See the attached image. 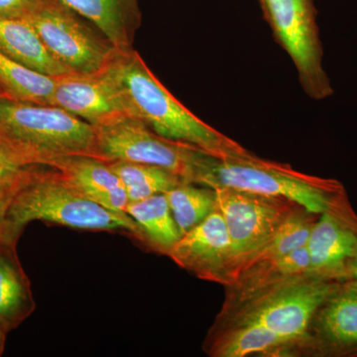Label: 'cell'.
Masks as SVG:
<instances>
[{
  "label": "cell",
  "instance_id": "1",
  "mask_svg": "<svg viewBox=\"0 0 357 357\" xmlns=\"http://www.w3.org/2000/svg\"><path fill=\"white\" fill-rule=\"evenodd\" d=\"M105 72L121 91L129 117L166 139L199 148L217 158L251 155L174 98L136 52L117 51Z\"/></svg>",
  "mask_w": 357,
  "mask_h": 357
},
{
  "label": "cell",
  "instance_id": "2",
  "mask_svg": "<svg viewBox=\"0 0 357 357\" xmlns=\"http://www.w3.org/2000/svg\"><path fill=\"white\" fill-rule=\"evenodd\" d=\"M40 166L14 195L6 213L7 237L20 241L35 220L70 229L123 231L143 243L139 227L128 213H117L91 201L58 170Z\"/></svg>",
  "mask_w": 357,
  "mask_h": 357
},
{
  "label": "cell",
  "instance_id": "3",
  "mask_svg": "<svg viewBox=\"0 0 357 357\" xmlns=\"http://www.w3.org/2000/svg\"><path fill=\"white\" fill-rule=\"evenodd\" d=\"M0 144L30 165L50 167L70 156L103 159L91 124L56 105L9 98H0Z\"/></svg>",
  "mask_w": 357,
  "mask_h": 357
},
{
  "label": "cell",
  "instance_id": "4",
  "mask_svg": "<svg viewBox=\"0 0 357 357\" xmlns=\"http://www.w3.org/2000/svg\"><path fill=\"white\" fill-rule=\"evenodd\" d=\"M287 199L312 215L333 213L342 185L335 180L312 177L286 164L258 158L255 155L211 158L199 184Z\"/></svg>",
  "mask_w": 357,
  "mask_h": 357
},
{
  "label": "cell",
  "instance_id": "5",
  "mask_svg": "<svg viewBox=\"0 0 357 357\" xmlns=\"http://www.w3.org/2000/svg\"><path fill=\"white\" fill-rule=\"evenodd\" d=\"M95 129L98 151L107 161L160 167L191 184L199 185L204 169L215 157L192 145L166 139L132 117Z\"/></svg>",
  "mask_w": 357,
  "mask_h": 357
},
{
  "label": "cell",
  "instance_id": "6",
  "mask_svg": "<svg viewBox=\"0 0 357 357\" xmlns=\"http://www.w3.org/2000/svg\"><path fill=\"white\" fill-rule=\"evenodd\" d=\"M215 201L222 215L231 243V262L225 282L246 259L261 248L279 227L295 213L297 204L287 199L215 188Z\"/></svg>",
  "mask_w": 357,
  "mask_h": 357
},
{
  "label": "cell",
  "instance_id": "7",
  "mask_svg": "<svg viewBox=\"0 0 357 357\" xmlns=\"http://www.w3.org/2000/svg\"><path fill=\"white\" fill-rule=\"evenodd\" d=\"M48 50L73 74L102 72L114 58L116 48L77 17L59 0H50L28 16Z\"/></svg>",
  "mask_w": 357,
  "mask_h": 357
},
{
  "label": "cell",
  "instance_id": "8",
  "mask_svg": "<svg viewBox=\"0 0 357 357\" xmlns=\"http://www.w3.org/2000/svg\"><path fill=\"white\" fill-rule=\"evenodd\" d=\"M279 40L292 58L301 84L310 98L333 93L323 65V49L312 0H263Z\"/></svg>",
  "mask_w": 357,
  "mask_h": 357
},
{
  "label": "cell",
  "instance_id": "9",
  "mask_svg": "<svg viewBox=\"0 0 357 357\" xmlns=\"http://www.w3.org/2000/svg\"><path fill=\"white\" fill-rule=\"evenodd\" d=\"M337 289L319 277L294 279L253 303L239 324H257L294 342L306 333L312 318Z\"/></svg>",
  "mask_w": 357,
  "mask_h": 357
},
{
  "label": "cell",
  "instance_id": "10",
  "mask_svg": "<svg viewBox=\"0 0 357 357\" xmlns=\"http://www.w3.org/2000/svg\"><path fill=\"white\" fill-rule=\"evenodd\" d=\"M52 105L76 115L93 128L129 117L121 91L105 70L57 77Z\"/></svg>",
  "mask_w": 357,
  "mask_h": 357
},
{
  "label": "cell",
  "instance_id": "11",
  "mask_svg": "<svg viewBox=\"0 0 357 357\" xmlns=\"http://www.w3.org/2000/svg\"><path fill=\"white\" fill-rule=\"evenodd\" d=\"M168 256L199 278L225 282L231 262V243L218 206L203 222L183 234Z\"/></svg>",
  "mask_w": 357,
  "mask_h": 357
},
{
  "label": "cell",
  "instance_id": "12",
  "mask_svg": "<svg viewBox=\"0 0 357 357\" xmlns=\"http://www.w3.org/2000/svg\"><path fill=\"white\" fill-rule=\"evenodd\" d=\"M306 248L310 276L328 279L347 274L357 251V234L333 213H321L312 225Z\"/></svg>",
  "mask_w": 357,
  "mask_h": 357
},
{
  "label": "cell",
  "instance_id": "13",
  "mask_svg": "<svg viewBox=\"0 0 357 357\" xmlns=\"http://www.w3.org/2000/svg\"><path fill=\"white\" fill-rule=\"evenodd\" d=\"M91 201L117 213H126L128 194L109 161L93 156H70L51 164Z\"/></svg>",
  "mask_w": 357,
  "mask_h": 357
},
{
  "label": "cell",
  "instance_id": "14",
  "mask_svg": "<svg viewBox=\"0 0 357 357\" xmlns=\"http://www.w3.org/2000/svg\"><path fill=\"white\" fill-rule=\"evenodd\" d=\"M18 241L0 234V326L15 330L36 309L31 282L18 257Z\"/></svg>",
  "mask_w": 357,
  "mask_h": 357
},
{
  "label": "cell",
  "instance_id": "15",
  "mask_svg": "<svg viewBox=\"0 0 357 357\" xmlns=\"http://www.w3.org/2000/svg\"><path fill=\"white\" fill-rule=\"evenodd\" d=\"M0 52L46 76L59 77L73 74L52 55L27 18L0 17Z\"/></svg>",
  "mask_w": 357,
  "mask_h": 357
},
{
  "label": "cell",
  "instance_id": "16",
  "mask_svg": "<svg viewBox=\"0 0 357 357\" xmlns=\"http://www.w3.org/2000/svg\"><path fill=\"white\" fill-rule=\"evenodd\" d=\"M91 21L119 51L130 49L140 20L137 0H59Z\"/></svg>",
  "mask_w": 357,
  "mask_h": 357
},
{
  "label": "cell",
  "instance_id": "17",
  "mask_svg": "<svg viewBox=\"0 0 357 357\" xmlns=\"http://www.w3.org/2000/svg\"><path fill=\"white\" fill-rule=\"evenodd\" d=\"M319 335L342 354L357 352V286L337 289L318 312Z\"/></svg>",
  "mask_w": 357,
  "mask_h": 357
},
{
  "label": "cell",
  "instance_id": "18",
  "mask_svg": "<svg viewBox=\"0 0 357 357\" xmlns=\"http://www.w3.org/2000/svg\"><path fill=\"white\" fill-rule=\"evenodd\" d=\"M126 213L139 227L143 243L164 255L182 236L165 194L129 203Z\"/></svg>",
  "mask_w": 357,
  "mask_h": 357
},
{
  "label": "cell",
  "instance_id": "19",
  "mask_svg": "<svg viewBox=\"0 0 357 357\" xmlns=\"http://www.w3.org/2000/svg\"><path fill=\"white\" fill-rule=\"evenodd\" d=\"M311 213H301L296 211L287 218L285 222L279 227L276 234L258 249L252 255L249 256L234 272L230 282H236L255 270L265 265L276 261L281 256L290 252L294 249L305 246L309 238L314 222L311 220Z\"/></svg>",
  "mask_w": 357,
  "mask_h": 357
},
{
  "label": "cell",
  "instance_id": "20",
  "mask_svg": "<svg viewBox=\"0 0 357 357\" xmlns=\"http://www.w3.org/2000/svg\"><path fill=\"white\" fill-rule=\"evenodd\" d=\"M56 82L57 77L29 69L0 52V86L9 98L52 105Z\"/></svg>",
  "mask_w": 357,
  "mask_h": 357
},
{
  "label": "cell",
  "instance_id": "21",
  "mask_svg": "<svg viewBox=\"0 0 357 357\" xmlns=\"http://www.w3.org/2000/svg\"><path fill=\"white\" fill-rule=\"evenodd\" d=\"M109 164L121 178L129 203L155 195L166 194L173 188L185 183L180 176L157 166L128 161H112Z\"/></svg>",
  "mask_w": 357,
  "mask_h": 357
},
{
  "label": "cell",
  "instance_id": "22",
  "mask_svg": "<svg viewBox=\"0 0 357 357\" xmlns=\"http://www.w3.org/2000/svg\"><path fill=\"white\" fill-rule=\"evenodd\" d=\"M165 195L182 236L217 208L215 190L204 185L182 183Z\"/></svg>",
  "mask_w": 357,
  "mask_h": 357
},
{
  "label": "cell",
  "instance_id": "23",
  "mask_svg": "<svg viewBox=\"0 0 357 357\" xmlns=\"http://www.w3.org/2000/svg\"><path fill=\"white\" fill-rule=\"evenodd\" d=\"M291 340L257 324H239L238 328L213 347V356L243 357L280 349Z\"/></svg>",
  "mask_w": 357,
  "mask_h": 357
},
{
  "label": "cell",
  "instance_id": "24",
  "mask_svg": "<svg viewBox=\"0 0 357 357\" xmlns=\"http://www.w3.org/2000/svg\"><path fill=\"white\" fill-rule=\"evenodd\" d=\"M40 165H30L0 144V198L13 199Z\"/></svg>",
  "mask_w": 357,
  "mask_h": 357
},
{
  "label": "cell",
  "instance_id": "25",
  "mask_svg": "<svg viewBox=\"0 0 357 357\" xmlns=\"http://www.w3.org/2000/svg\"><path fill=\"white\" fill-rule=\"evenodd\" d=\"M50 0H0V17H23L39 10Z\"/></svg>",
  "mask_w": 357,
  "mask_h": 357
},
{
  "label": "cell",
  "instance_id": "26",
  "mask_svg": "<svg viewBox=\"0 0 357 357\" xmlns=\"http://www.w3.org/2000/svg\"><path fill=\"white\" fill-rule=\"evenodd\" d=\"M10 202V198H0V234H4L6 229V213Z\"/></svg>",
  "mask_w": 357,
  "mask_h": 357
},
{
  "label": "cell",
  "instance_id": "27",
  "mask_svg": "<svg viewBox=\"0 0 357 357\" xmlns=\"http://www.w3.org/2000/svg\"><path fill=\"white\" fill-rule=\"evenodd\" d=\"M347 274L354 277V282H352V283L357 285V251L356 255L354 256V258L349 262V267H347Z\"/></svg>",
  "mask_w": 357,
  "mask_h": 357
},
{
  "label": "cell",
  "instance_id": "28",
  "mask_svg": "<svg viewBox=\"0 0 357 357\" xmlns=\"http://www.w3.org/2000/svg\"><path fill=\"white\" fill-rule=\"evenodd\" d=\"M7 333H8L0 326V356L3 354L4 349H6Z\"/></svg>",
  "mask_w": 357,
  "mask_h": 357
},
{
  "label": "cell",
  "instance_id": "29",
  "mask_svg": "<svg viewBox=\"0 0 357 357\" xmlns=\"http://www.w3.org/2000/svg\"><path fill=\"white\" fill-rule=\"evenodd\" d=\"M0 98H8V96L6 95V91L2 89L1 86H0Z\"/></svg>",
  "mask_w": 357,
  "mask_h": 357
},
{
  "label": "cell",
  "instance_id": "30",
  "mask_svg": "<svg viewBox=\"0 0 357 357\" xmlns=\"http://www.w3.org/2000/svg\"><path fill=\"white\" fill-rule=\"evenodd\" d=\"M354 285H356V284H354ZM357 286V285H356Z\"/></svg>",
  "mask_w": 357,
  "mask_h": 357
}]
</instances>
